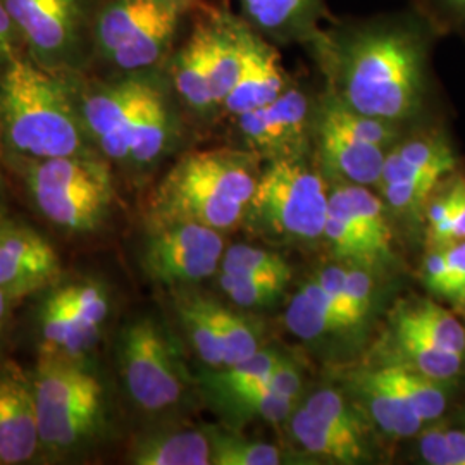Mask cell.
I'll use <instances>...</instances> for the list:
<instances>
[{
    "mask_svg": "<svg viewBox=\"0 0 465 465\" xmlns=\"http://www.w3.org/2000/svg\"><path fill=\"white\" fill-rule=\"evenodd\" d=\"M431 38L419 25H376L338 42L341 102L390 123L412 116L422 102Z\"/></svg>",
    "mask_w": 465,
    "mask_h": 465,
    "instance_id": "6da1fadb",
    "label": "cell"
},
{
    "mask_svg": "<svg viewBox=\"0 0 465 465\" xmlns=\"http://www.w3.org/2000/svg\"><path fill=\"white\" fill-rule=\"evenodd\" d=\"M0 140L2 159L9 166L100 155L84 132L66 82L19 55L0 71Z\"/></svg>",
    "mask_w": 465,
    "mask_h": 465,
    "instance_id": "7a4b0ae2",
    "label": "cell"
},
{
    "mask_svg": "<svg viewBox=\"0 0 465 465\" xmlns=\"http://www.w3.org/2000/svg\"><path fill=\"white\" fill-rule=\"evenodd\" d=\"M30 372L42 462L84 459L111 440L113 400L95 359H38Z\"/></svg>",
    "mask_w": 465,
    "mask_h": 465,
    "instance_id": "3957f363",
    "label": "cell"
},
{
    "mask_svg": "<svg viewBox=\"0 0 465 465\" xmlns=\"http://www.w3.org/2000/svg\"><path fill=\"white\" fill-rule=\"evenodd\" d=\"M36 213L69 234L100 232L116 202L111 163L100 155L57 157L13 164Z\"/></svg>",
    "mask_w": 465,
    "mask_h": 465,
    "instance_id": "277c9868",
    "label": "cell"
},
{
    "mask_svg": "<svg viewBox=\"0 0 465 465\" xmlns=\"http://www.w3.org/2000/svg\"><path fill=\"white\" fill-rule=\"evenodd\" d=\"M40 295L35 317L38 359H95L114 311L111 286L95 276H63Z\"/></svg>",
    "mask_w": 465,
    "mask_h": 465,
    "instance_id": "5b68a950",
    "label": "cell"
},
{
    "mask_svg": "<svg viewBox=\"0 0 465 465\" xmlns=\"http://www.w3.org/2000/svg\"><path fill=\"white\" fill-rule=\"evenodd\" d=\"M117 380L126 399L147 416H164L186 395V374L166 330L152 316H138L117 334Z\"/></svg>",
    "mask_w": 465,
    "mask_h": 465,
    "instance_id": "8992f818",
    "label": "cell"
},
{
    "mask_svg": "<svg viewBox=\"0 0 465 465\" xmlns=\"http://www.w3.org/2000/svg\"><path fill=\"white\" fill-rule=\"evenodd\" d=\"M328 209L330 195L322 178L297 155H290L276 157L259 176L245 216L257 232L276 240L312 242L322 238Z\"/></svg>",
    "mask_w": 465,
    "mask_h": 465,
    "instance_id": "52a82bcc",
    "label": "cell"
},
{
    "mask_svg": "<svg viewBox=\"0 0 465 465\" xmlns=\"http://www.w3.org/2000/svg\"><path fill=\"white\" fill-rule=\"evenodd\" d=\"M183 5L180 0H109L95 25L100 55L128 73L157 64L173 42Z\"/></svg>",
    "mask_w": 465,
    "mask_h": 465,
    "instance_id": "ba28073f",
    "label": "cell"
},
{
    "mask_svg": "<svg viewBox=\"0 0 465 465\" xmlns=\"http://www.w3.org/2000/svg\"><path fill=\"white\" fill-rule=\"evenodd\" d=\"M224 253L223 232L183 221H149L142 269L157 284L183 288L214 276Z\"/></svg>",
    "mask_w": 465,
    "mask_h": 465,
    "instance_id": "9c48e42d",
    "label": "cell"
},
{
    "mask_svg": "<svg viewBox=\"0 0 465 465\" xmlns=\"http://www.w3.org/2000/svg\"><path fill=\"white\" fill-rule=\"evenodd\" d=\"M150 82L126 78L73 90L84 132L100 155L114 164H128L134 126Z\"/></svg>",
    "mask_w": 465,
    "mask_h": 465,
    "instance_id": "30bf717a",
    "label": "cell"
},
{
    "mask_svg": "<svg viewBox=\"0 0 465 465\" xmlns=\"http://www.w3.org/2000/svg\"><path fill=\"white\" fill-rule=\"evenodd\" d=\"M34 61L63 71L78 59L84 28L82 0H2Z\"/></svg>",
    "mask_w": 465,
    "mask_h": 465,
    "instance_id": "8fae6325",
    "label": "cell"
},
{
    "mask_svg": "<svg viewBox=\"0 0 465 465\" xmlns=\"http://www.w3.org/2000/svg\"><path fill=\"white\" fill-rule=\"evenodd\" d=\"M64 276L59 253L34 228L9 217L0 224V292L21 303Z\"/></svg>",
    "mask_w": 465,
    "mask_h": 465,
    "instance_id": "7c38bea8",
    "label": "cell"
},
{
    "mask_svg": "<svg viewBox=\"0 0 465 465\" xmlns=\"http://www.w3.org/2000/svg\"><path fill=\"white\" fill-rule=\"evenodd\" d=\"M42 462L32 372L0 353V465Z\"/></svg>",
    "mask_w": 465,
    "mask_h": 465,
    "instance_id": "4fadbf2b",
    "label": "cell"
},
{
    "mask_svg": "<svg viewBox=\"0 0 465 465\" xmlns=\"http://www.w3.org/2000/svg\"><path fill=\"white\" fill-rule=\"evenodd\" d=\"M245 209L243 203L217 193L173 167L152 195L149 221L197 223L223 232L243 221Z\"/></svg>",
    "mask_w": 465,
    "mask_h": 465,
    "instance_id": "5bb4252c",
    "label": "cell"
},
{
    "mask_svg": "<svg viewBox=\"0 0 465 465\" xmlns=\"http://www.w3.org/2000/svg\"><path fill=\"white\" fill-rule=\"evenodd\" d=\"M309 116V100L299 90H284L278 99L238 116L240 130L250 145L276 157L295 155Z\"/></svg>",
    "mask_w": 465,
    "mask_h": 465,
    "instance_id": "9a60e30c",
    "label": "cell"
},
{
    "mask_svg": "<svg viewBox=\"0 0 465 465\" xmlns=\"http://www.w3.org/2000/svg\"><path fill=\"white\" fill-rule=\"evenodd\" d=\"M284 90L286 76L278 52L243 28V64L223 105L240 116L278 99Z\"/></svg>",
    "mask_w": 465,
    "mask_h": 465,
    "instance_id": "2e32d148",
    "label": "cell"
},
{
    "mask_svg": "<svg viewBox=\"0 0 465 465\" xmlns=\"http://www.w3.org/2000/svg\"><path fill=\"white\" fill-rule=\"evenodd\" d=\"M317 138L322 164L334 176L361 186L380 183L386 157L382 147L369 143L324 117L319 121Z\"/></svg>",
    "mask_w": 465,
    "mask_h": 465,
    "instance_id": "e0dca14e",
    "label": "cell"
},
{
    "mask_svg": "<svg viewBox=\"0 0 465 465\" xmlns=\"http://www.w3.org/2000/svg\"><path fill=\"white\" fill-rule=\"evenodd\" d=\"M213 434L197 426H163L136 436L128 450L134 465H211Z\"/></svg>",
    "mask_w": 465,
    "mask_h": 465,
    "instance_id": "ac0fdd59",
    "label": "cell"
},
{
    "mask_svg": "<svg viewBox=\"0 0 465 465\" xmlns=\"http://www.w3.org/2000/svg\"><path fill=\"white\" fill-rule=\"evenodd\" d=\"M330 209L349 221L366 250L371 267L386 262L391 257L393 234L384 216L381 200L366 186H340L330 195Z\"/></svg>",
    "mask_w": 465,
    "mask_h": 465,
    "instance_id": "d6986e66",
    "label": "cell"
},
{
    "mask_svg": "<svg viewBox=\"0 0 465 465\" xmlns=\"http://www.w3.org/2000/svg\"><path fill=\"white\" fill-rule=\"evenodd\" d=\"M353 388L364 401L367 412L386 434L409 438L420 431L424 420L381 369L359 372L353 378Z\"/></svg>",
    "mask_w": 465,
    "mask_h": 465,
    "instance_id": "ffe728a7",
    "label": "cell"
},
{
    "mask_svg": "<svg viewBox=\"0 0 465 465\" xmlns=\"http://www.w3.org/2000/svg\"><path fill=\"white\" fill-rule=\"evenodd\" d=\"M455 155L440 134L412 138L390 150L384 157L380 183H395L419 178L441 180L455 169Z\"/></svg>",
    "mask_w": 465,
    "mask_h": 465,
    "instance_id": "44dd1931",
    "label": "cell"
},
{
    "mask_svg": "<svg viewBox=\"0 0 465 465\" xmlns=\"http://www.w3.org/2000/svg\"><path fill=\"white\" fill-rule=\"evenodd\" d=\"M243 28L224 21L203 26L209 84L216 105L224 104L240 76L243 64Z\"/></svg>",
    "mask_w": 465,
    "mask_h": 465,
    "instance_id": "7402d4cb",
    "label": "cell"
},
{
    "mask_svg": "<svg viewBox=\"0 0 465 465\" xmlns=\"http://www.w3.org/2000/svg\"><path fill=\"white\" fill-rule=\"evenodd\" d=\"M174 123L163 92L150 84L134 126L128 164L134 169L153 166L166 153L173 140Z\"/></svg>",
    "mask_w": 465,
    "mask_h": 465,
    "instance_id": "603a6c76",
    "label": "cell"
},
{
    "mask_svg": "<svg viewBox=\"0 0 465 465\" xmlns=\"http://www.w3.org/2000/svg\"><path fill=\"white\" fill-rule=\"evenodd\" d=\"M292 432L307 451L340 464H359L369 457L364 440L338 431L305 407L293 414Z\"/></svg>",
    "mask_w": 465,
    "mask_h": 465,
    "instance_id": "cb8c5ba5",
    "label": "cell"
},
{
    "mask_svg": "<svg viewBox=\"0 0 465 465\" xmlns=\"http://www.w3.org/2000/svg\"><path fill=\"white\" fill-rule=\"evenodd\" d=\"M286 326L302 340H317L328 332L349 330L331 299L316 282H307L299 290L286 311Z\"/></svg>",
    "mask_w": 465,
    "mask_h": 465,
    "instance_id": "d4e9b609",
    "label": "cell"
},
{
    "mask_svg": "<svg viewBox=\"0 0 465 465\" xmlns=\"http://www.w3.org/2000/svg\"><path fill=\"white\" fill-rule=\"evenodd\" d=\"M216 303V300L200 293H182L174 300V309L192 347L197 351L200 361L211 369L223 367Z\"/></svg>",
    "mask_w": 465,
    "mask_h": 465,
    "instance_id": "484cf974",
    "label": "cell"
},
{
    "mask_svg": "<svg viewBox=\"0 0 465 465\" xmlns=\"http://www.w3.org/2000/svg\"><path fill=\"white\" fill-rule=\"evenodd\" d=\"M397 331L411 332L440 349L465 353V328L447 309L430 300L401 309L395 317Z\"/></svg>",
    "mask_w": 465,
    "mask_h": 465,
    "instance_id": "4316f807",
    "label": "cell"
},
{
    "mask_svg": "<svg viewBox=\"0 0 465 465\" xmlns=\"http://www.w3.org/2000/svg\"><path fill=\"white\" fill-rule=\"evenodd\" d=\"M173 82L182 99L192 109L207 113L209 109L216 107L209 84L203 28L192 35V38L176 55L173 64Z\"/></svg>",
    "mask_w": 465,
    "mask_h": 465,
    "instance_id": "83f0119b",
    "label": "cell"
},
{
    "mask_svg": "<svg viewBox=\"0 0 465 465\" xmlns=\"http://www.w3.org/2000/svg\"><path fill=\"white\" fill-rule=\"evenodd\" d=\"M284 359L278 350H259L247 361L232 367L216 369V374L207 378L209 388L232 399L252 390L267 388V378L272 369Z\"/></svg>",
    "mask_w": 465,
    "mask_h": 465,
    "instance_id": "f1b7e54d",
    "label": "cell"
},
{
    "mask_svg": "<svg viewBox=\"0 0 465 465\" xmlns=\"http://www.w3.org/2000/svg\"><path fill=\"white\" fill-rule=\"evenodd\" d=\"M397 349L411 369L434 381L453 380L464 366V353L440 349L411 332L397 331Z\"/></svg>",
    "mask_w": 465,
    "mask_h": 465,
    "instance_id": "f546056e",
    "label": "cell"
},
{
    "mask_svg": "<svg viewBox=\"0 0 465 465\" xmlns=\"http://www.w3.org/2000/svg\"><path fill=\"white\" fill-rule=\"evenodd\" d=\"M381 371L399 388L400 393L412 403L424 422L434 420L445 412L447 397L441 390V382L401 364L382 367Z\"/></svg>",
    "mask_w": 465,
    "mask_h": 465,
    "instance_id": "4dcf8cb0",
    "label": "cell"
},
{
    "mask_svg": "<svg viewBox=\"0 0 465 465\" xmlns=\"http://www.w3.org/2000/svg\"><path fill=\"white\" fill-rule=\"evenodd\" d=\"M245 15L261 30L284 34L297 30L311 16L316 0H242Z\"/></svg>",
    "mask_w": 465,
    "mask_h": 465,
    "instance_id": "1f68e13d",
    "label": "cell"
},
{
    "mask_svg": "<svg viewBox=\"0 0 465 465\" xmlns=\"http://www.w3.org/2000/svg\"><path fill=\"white\" fill-rule=\"evenodd\" d=\"M282 462V451L271 443L228 432L213 434L211 465H278Z\"/></svg>",
    "mask_w": 465,
    "mask_h": 465,
    "instance_id": "d6a6232c",
    "label": "cell"
},
{
    "mask_svg": "<svg viewBox=\"0 0 465 465\" xmlns=\"http://www.w3.org/2000/svg\"><path fill=\"white\" fill-rule=\"evenodd\" d=\"M219 286L240 307H264L280 299L290 282L282 276H236L219 271Z\"/></svg>",
    "mask_w": 465,
    "mask_h": 465,
    "instance_id": "836d02e7",
    "label": "cell"
},
{
    "mask_svg": "<svg viewBox=\"0 0 465 465\" xmlns=\"http://www.w3.org/2000/svg\"><path fill=\"white\" fill-rule=\"evenodd\" d=\"M217 328L223 351V367H232L243 362L259 351L257 334L252 330L245 317L238 316L230 309L216 303Z\"/></svg>",
    "mask_w": 465,
    "mask_h": 465,
    "instance_id": "e575fe53",
    "label": "cell"
},
{
    "mask_svg": "<svg viewBox=\"0 0 465 465\" xmlns=\"http://www.w3.org/2000/svg\"><path fill=\"white\" fill-rule=\"evenodd\" d=\"M219 271L236 276L266 274L292 280V267L280 253L250 245H232L230 249L224 250Z\"/></svg>",
    "mask_w": 465,
    "mask_h": 465,
    "instance_id": "d590c367",
    "label": "cell"
},
{
    "mask_svg": "<svg viewBox=\"0 0 465 465\" xmlns=\"http://www.w3.org/2000/svg\"><path fill=\"white\" fill-rule=\"evenodd\" d=\"M305 409H309L312 414L321 417L322 420L330 422L332 428L338 431L345 432L353 438L362 440V426L359 417L351 412L347 401L341 399L332 390H321L314 393L311 399L307 400Z\"/></svg>",
    "mask_w": 465,
    "mask_h": 465,
    "instance_id": "8d00e7d4",
    "label": "cell"
},
{
    "mask_svg": "<svg viewBox=\"0 0 465 465\" xmlns=\"http://www.w3.org/2000/svg\"><path fill=\"white\" fill-rule=\"evenodd\" d=\"M230 400L245 412L249 411L252 414H257L269 422H282L292 414V409L295 405V400L286 399L276 391H271L269 388L252 390Z\"/></svg>",
    "mask_w": 465,
    "mask_h": 465,
    "instance_id": "74e56055",
    "label": "cell"
},
{
    "mask_svg": "<svg viewBox=\"0 0 465 465\" xmlns=\"http://www.w3.org/2000/svg\"><path fill=\"white\" fill-rule=\"evenodd\" d=\"M438 183L440 180L436 178H419L395 183H382L381 186L384 197L393 209L411 211L428 199Z\"/></svg>",
    "mask_w": 465,
    "mask_h": 465,
    "instance_id": "f35d334b",
    "label": "cell"
},
{
    "mask_svg": "<svg viewBox=\"0 0 465 465\" xmlns=\"http://www.w3.org/2000/svg\"><path fill=\"white\" fill-rule=\"evenodd\" d=\"M314 282L324 290V293L331 299L334 307L338 309L340 316L347 321L350 328L357 326L351 309H350L349 295H347V267L331 266L326 267L317 274Z\"/></svg>",
    "mask_w": 465,
    "mask_h": 465,
    "instance_id": "ab89813d",
    "label": "cell"
},
{
    "mask_svg": "<svg viewBox=\"0 0 465 465\" xmlns=\"http://www.w3.org/2000/svg\"><path fill=\"white\" fill-rule=\"evenodd\" d=\"M347 295L355 324L359 326L371 309L372 299V276L364 267L347 269Z\"/></svg>",
    "mask_w": 465,
    "mask_h": 465,
    "instance_id": "60d3db41",
    "label": "cell"
},
{
    "mask_svg": "<svg viewBox=\"0 0 465 465\" xmlns=\"http://www.w3.org/2000/svg\"><path fill=\"white\" fill-rule=\"evenodd\" d=\"M422 280L432 293L450 299L449 261L443 245H438L426 253L422 262Z\"/></svg>",
    "mask_w": 465,
    "mask_h": 465,
    "instance_id": "b9f144b4",
    "label": "cell"
},
{
    "mask_svg": "<svg viewBox=\"0 0 465 465\" xmlns=\"http://www.w3.org/2000/svg\"><path fill=\"white\" fill-rule=\"evenodd\" d=\"M267 388L286 399L297 401L302 393V372H300L299 366L293 361L284 357L282 362L274 367L272 372L269 374Z\"/></svg>",
    "mask_w": 465,
    "mask_h": 465,
    "instance_id": "7bdbcfd3",
    "label": "cell"
},
{
    "mask_svg": "<svg viewBox=\"0 0 465 465\" xmlns=\"http://www.w3.org/2000/svg\"><path fill=\"white\" fill-rule=\"evenodd\" d=\"M443 247L449 261L450 299L465 303V240H457Z\"/></svg>",
    "mask_w": 465,
    "mask_h": 465,
    "instance_id": "ee69618b",
    "label": "cell"
},
{
    "mask_svg": "<svg viewBox=\"0 0 465 465\" xmlns=\"http://www.w3.org/2000/svg\"><path fill=\"white\" fill-rule=\"evenodd\" d=\"M420 453L422 459L431 465H453L450 455L449 441H447V430L443 428H431L422 432L420 441Z\"/></svg>",
    "mask_w": 465,
    "mask_h": 465,
    "instance_id": "f6af8a7d",
    "label": "cell"
},
{
    "mask_svg": "<svg viewBox=\"0 0 465 465\" xmlns=\"http://www.w3.org/2000/svg\"><path fill=\"white\" fill-rule=\"evenodd\" d=\"M19 38L16 25L0 0V71L16 57Z\"/></svg>",
    "mask_w": 465,
    "mask_h": 465,
    "instance_id": "bcb514c9",
    "label": "cell"
},
{
    "mask_svg": "<svg viewBox=\"0 0 465 465\" xmlns=\"http://www.w3.org/2000/svg\"><path fill=\"white\" fill-rule=\"evenodd\" d=\"M450 190L453 199L451 242L465 240V180H457Z\"/></svg>",
    "mask_w": 465,
    "mask_h": 465,
    "instance_id": "7dc6e473",
    "label": "cell"
},
{
    "mask_svg": "<svg viewBox=\"0 0 465 465\" xmlns=\"http://www.w3.org/2000/svg\"><path fill=\"white\" fill-rule=\"evenodd\" d=\"M441 16L459 30H465V0H434Z\"/></svg>",
    "mask_w": 465,
    "mask_h": 465,
    "instance_id": "c3c4849f",
    "label": "cell"
},
{
    "mask_svg": "<svg viewBox=\"0 0 465 465\" xmlns=\"http://www.w3.org/2000/svg\"><path fill=\"white\" fill-rule=\"evenodd\" d=\"M17 302L9 299L5 293L0 292V353H2V347L7 340V334L11 330L13 324V316H15V309H16Z\"/></svg>",
    "mask_w": 465,
    "mask_h": 465,
    "instance_id": "681fc988",
    "label": "cell"
},
{
    "mask_svg": "<svg viewBox=\"0 0 465 465\" xmlns=\"http://www.w3.org/2000/svg\"><path fill=\"white\" fill-rule=\"evenodd\" d=\"M447 441L453 465H465V431L447 430Z\"/></svg>",
    "mask_w": 465,
    "mask_h": 465,
    "instance_id": "f907efd6",
    "label": "cell"
},
{
    "mask_svg": "<svg viewBox=\"0 0 465 465\" xmlns=\"http://www.w3.org/2000/svg\"><path fill=\"white\" fill-rule=\"evenodd\" d=\"M9 217H11V214H9L7 200H5V193H4V184H2V180H0V224L4 221H7Z\"/></svg>",
    "mask_w": 465,
    "mask_h": 465,
    "instance_id": "816d5d0a",
    "label": "cell"
},
{
    "mask_svg": "<svg viewBox=\"0 0 465 465\" xmlns=\"http://www.w3.org/2000/svg\"><path fill=\"white\" fill-rule=\"evenodd\" d=\"M0 157H2V140H0Z\"/></svg>",
    "mask_w": 465,
    "mask_h": 465,
    "instance_id": "f5cc1de1",
    "label": "cell"
},
{
    "mask_svg": "<svg viewBox=\"0 0 465 465\" xmlns=\"http://www.w3.org/2000/svg\"><path fill=\"white\" fill-rule=\"evenodd\" d=\"M180 2H183L184 4V2H188V0H180Z\"/></svg>",
    "mask_w": 465,
    "mask_h": 465,
    "instance_id": "db71d44e",
    "label": "cell"
}]
</instances>
